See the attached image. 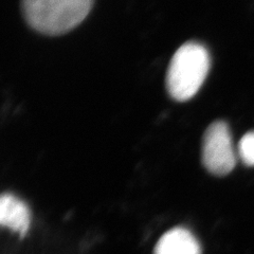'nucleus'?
<instances>
[{"mask_svg":"<svg viewBox=\"0 0 254 254\" xmlns=\"http://www.w3.org/2000/svg\"><path fill=\"white\" fill-rule=\"evenodd\" d=\"M93 0H21L28 25L46 35H62L88 16Z\"/></svg>","mask_w":254,"mask_h":254,"instance_id":"obj_1","label":"nucleus"},{"mask_svg":"<svg viewBox=\"0 0 254 254\" xmlns=\"http://www.w3.org/2000/svg\"><path fill=\"white\" fill-rule=\"evenodd\" d=\"M210 70V55L198 43L182 45L174 54L166 74V89L179 102L192 99L200 89Z\"/></svg>","mask_w":254,"mask_h":254,"instance_id":"obj_2","label":"nucleus"},{"mask_svg":"<svg viewBox=\"0 0 254 254\" xmlns=\"http://www.w3.org/2000/svg\"><path fill=\"white\" fill-rule=\"evenodd\" d=\"M202 164L215 176H226L236 164V156L229 126L216 121L206 128L202 141Z\"/></svg>","mask_w":254,"mask_h":254,"instance_id":"obj_3","label":"nucleus"},{"mask_svg":"<svg viewBox=\"0 0 254 254\" xmlns=\"http://www.w3.org/2000/svg\"><path fill=\"white\" fill-rule=\"evenodd\" d=\"M0 224L23 237L31 225L28 205L11 193L2 194L0 199Z\"/></svg>","mask_w":254,"mask_h":254,"instance_id":"obj_4","label":"nucleus"},{"mask_svg":"<svg viewBox=\"0 0 254 254\" xmlns=\"http://www.w3.org/2000/svg\"><path fill=\"white\" fill-rule=\"evenodd\" d=\"M154 254H201V248L197 238L188 229L177 227L159 238Z\"/></svg>","mask_w":254,"mask_h":254,"instance_id":"obj_5","label":"nucleus"},{"mask_svg":"<svg viewBox=\"0 0 254 254\" xmlns=\"http://www.w3.org/2000/svg\"><path fill=\"white\" fill-rule=\"evenodd\" d=\"M238 154L244 164L254 166V131L244 134L238 144Z\"/></svg>","mask_w":254,"mask_h":254,"instance_id":"obj_6","label":"nucleus"}]
</instances>
